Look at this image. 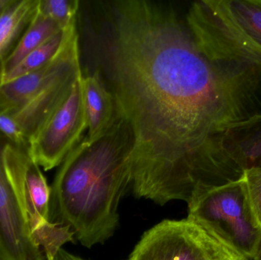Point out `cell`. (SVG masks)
Instances as JSON below:
<instances>
[{
  "label": "cell",
  "mask_w": 261,
  "mask_h": 260,
  "mask_svg": "<svg viewBox=\"0 0 261 260\" xmlns=\"http://www.w3.org/2000/svg\"><path fill=\"white\" fill-rule=\"evenodd\" d=\"M130 260H248L196 220H164L144 232Z\"/></svg>",
  "instance_id": "cell-5"
},
{
  "label": "cell",
  "mask_w": 261,
  "mask_h": 260,
  "mask_svg": "<svg viewBox=\"0 0 261 260\" xmlns=\"http://www.w3.org/2000/svg\"><path fill=\"white\" fill-rule=\"evenodd\" d=\"M127 260H130V259H127Z\"/></svg>",
  "instance_id": "cell-22"
},
{
  "label": "cell",
  "mask_w": 261,
  "mask_h": 260,
  "mask_svg": "<svg viewBox=\"0 0 261 260\" xmlns=\"http://www.w3.org/2000/svg\"><path fill=\"white\" fill-rule=\"evenodd\" d=\"M233 147L245 170L261 168V114L241 123L233 134Z\"/></svg>",
  "instance_id": "cell-15"
},
{
  "label": "cell",
  "mask_w": 261,
  "mask_h": 260,
  "mask_svg": "<svg viewBox=\"0 0 261 260\" xmlns=\"http://www.w3.org/2000/svg\"><path fill=\"white\" fill-rule=\"evenodd\" d=\"M110 11L111 92L135 136V183L189 203L240 180L233 134L261 114L243 79L207 59L169 6L116 1Z\"/></svg>",
  "instance_id": "cell-1"
},
{
  "label": "cell",
  "mask_w": 261,
  "mask_h": 260,
  "mask_svg": "<svg viewBox=\"0 0 261 260\" xmlns=\"http://www.w3.org/2000/svg\"><path fill=\"white\" fill-rule=\"evenodd\" d=\"M83 78L82 73L68 97L29 140L28 151L44 171L59 166L88 129Z\"/></svg>",
  "instance_id": "cell-7"
},
{
  "label": "cell",
  "mask_w": 261,
  "mask_h": 260,
  "mask_svg": "<svg viewBox=\"0 0 261 260\" xmlns=\"http://www.w3.org/2000/svg\"><path fill=\"white\" fill-rule=\"evenodd\" d=\"M39 0H12L0 15V80L5 63L38 10Z\"/></svg>",
  "instance_id": "cell-12"
},
{
  "label": "cell",
  "mask_w": 261,
  "mask_h": 260,
  "mask_svg": "<svg viewBox=\"0 0 261 260\" xmlns=\"http://www.w3.org/2000/svg\"><path fill=\"white\" fill-rule=\"evenodd\" d=\"M51 260H86L79 257V256H75L71 253L67 252L64 249H61L57 253L53 259Z\"/></svg>",
  "instance_id": "cell-18"
},
{
  "label": "cell",
  "mask_w": 261,
  "mask_h": 260,
  "mask_svg": "<svg viewBox=\"0 0 261 260\" xmlns=\"http://www.w3.org/2000/svg\"><path fill=\"white\" fill-rule=\"evenodd\" d=\"M0 260H2L1 258H0Z\"/></svg>",
  "instance_id": "cell-21"
},
{
  "label": "cell",
  "mask_w": 261,
  "mask_h": 260,
  "mask_svg": "<svg viewBox=\"0 0 261 260\" xmlns=\"http://www.w3.org/2000/svg\"><path fill=\"white\" fill-rule=\"evenodd\" d=\"M188 218L210 228L248 259H254L261 228L243 179L215 188L188 206Z\"/></svg>",
  "instance_id": "cell-4"
},
{
  "label": "cell",
  "mask_w": 261,
  "mask_h": 260,
  "mask_svg": "<svg viewBox=\"0 0 261 260\" xmlns=\"http://www.w3.org/2000/svg\"><path fill=\"white\" fill-rule=\"evenodd\" d=\"M250 206L256 222L261 228V168L245 169L242 176Z\"/></svg>",
  "instance_id": "cell-17"
},
{
  "label": "cell",
  "mask_w": 261,
  "mask_h": 260,
  "mask_svg": "<svg viewBox=\"0 0 261 260\" xmlns=\"http://www.w3.org/2000/svg\"><path fill=\"white\" fill-rule=\"evenodd\" d=\"M82 70L50 85L19 109L9 114L28 141L68 97ZM29 147V146H28Z\"/></svg>",
  "instance_id": "cell-10"
},
{
  "label": "cell",
  "mask_w": 261,
  "mask_h": 260,
  "mask_svg": "<svg viewBox=\"0 0 261 260\" xmlns=\"http://www.w3.org/2000/svg\"><path fill=\"white\" fill-rule=\"evenodd\" d=\"M254 260H261V239L259 243L258 247H257V251L254 256Z\"/></svg>",
  "instance_id": "cell-20"
},
{
  "label": "cell",
  "mask_w": 261,
  "mask_h": 260,
  "mask_svg": "<svg viewBox=\"0 0 261 260\" xmlns=\"http://www.w3.org/2000/svg\"><path fill=\"white\" fill-rule=\"evenodd\" d=\"M186 24L207 59L261 93V0L194 2Z\"/></svg>",
  "instance_id": "cell-3"
},
{
  "label": "cell",
  "mask_w": 261,
  "mask_h": 260,
  "mask_svg": "<svg viewBox=\"0 0 261 260\" xmlns=\"http://www.w3.org/2000/svg\"><path fill=\"white\" fill-rule=\"evenodd\" d=\"M6 142L0 141V258L2 260H45L42 250L32 239L6 177L3 163Z\"/></svg>",
  "instance_id": "cell-9"
},
{
  "label": "cell",
  "mask_w": 261,
  "mask_h": 260,
  "mask_svg": "<svg viewBox=\"0 0 261 260\" xmlns=\"http://www.w3.org/2000/svg\"><path fill=\"white\" fill-rule=\"evenodd\" d=\"M77 38L79 35L76 31V24L60 31L55 36L29 53L7 76H5L0 84L45 67L68 48Z\"/></svg>",
  "instance_id": "cell-13"
},
{
  "label": "cell",
  "mask_w": 261,
  "mask_h": 260,
  "mask_svg": "<svg viewBox=\"0 0 261 260\" xmlns=\"http://www.w3.org/2000/svg\"><path fill=\"white\" fill-rule=\"evenodd\" d=\"M135 145L129 122L116 108L110 126L94 138L83 137L57 171L50 186V221L68 226L87 248L104 244L118 228Z\"/></svg>",
  "instance_id": "cell-2"
},
{
  "label": "cell",
  "mask_w": 261,
  "mask_h": 260,
  "mask_svg": "<svg viewBox=\"0 0 261 260\" xmlns=\"http://www.w3.org/2000/svg\"><path fill=\"white\" fill-rule=\"evenodd\" d=\"M61 30L63 29L56 22L37 10L36 14L24 30L10 56L6 60L0 83L5 76H7L29 53L42 45Z\"/></svg>",
  "instance_id": "cell-14"
},
{
  "label": "cell",
  "mask_w": 261,
  "mask_h": 260,
  "mask_svg": "<svg viewBox=\"0 0 261 260\" xmlns=\"http://www.w3.org/2000/svg\"><path fill=\"white\" fill-rule=\"evenodd\" d=\"M45 260H47V259H46Z\"/></svg>",
  "instance_id": "cell-23"
},
{
  "label": "cell",
  "mask_w": 261,
  "mask_h": 260,
  "mask_svg": "<svg viewBox=\"0 0 261 260\" xmlns=\"http://www.w3.org/2000/svg\"><path fill=\"white\" fill-rule=\"evenodd\" d=\"M79 7L78 0H39L38 11L65 29L76 24Z\"/></svg>",
  "instance_id": "cell-16"
},
{
  "label": "cell",
  "mask_w": 261,
  "mask_h": 260,
  "mask_svg": "<svg viewBox=\"0 0 261 260\" xmlns=\"http://www.w3.org/2000/svg\"><path fill=\"white\" fill-rule=\"evenodd\" d=\"M83 90L88 125L87 136L94 138L102 134L114 119L116 101L99 70L92 74L84 75Z\"/></svg>",
  "instance_id": "cell-11"
},
{
  "label": "cell",
  "mask_w": 261,
  "mask_h": 260,
  "mask_svg": "<svg viewBox=\"0 0 261 260\" xmlns=\"http://www.w3.org/2000/svg\"><path fill=\"white\" fill-rule=\"evenodd\" d=\"M12 0H0V15L12 3Z\"/></svg>",
  "instance_id": "cell-19"
},
{
  "label": "cell",
  "mask_w": 261,
  "mask_h": 260,
  "mask_svg": "<svg viewBox=\"0 0 261 260\" xmlns=\"http://www.w3.org/2000/svg\"><path fill=\"white\" fill-rule=\"evenodd\" d=\"M3 163L24 222L34 243L44 248L57 228L50 220V186L28 149L6 141Z\"/></svg>",
  "instance_id": "cell-6"
},
{
  "label": "cell",
  "mask_w": 261,
  "mask_h": 260,
  "mask_svg": "<svg viewBox=\"0 0 261 260\" xmlns=\"http://www.w3.org/2000/svg\"><path fill=\"white\" fill-rule=\"evenodd\" d=\"M82 70L79 38L51 63L40 70L0 84V114H11L41 92Z\"/></svg>",
  "instance_id": "cell-8"
}]
</instances>
